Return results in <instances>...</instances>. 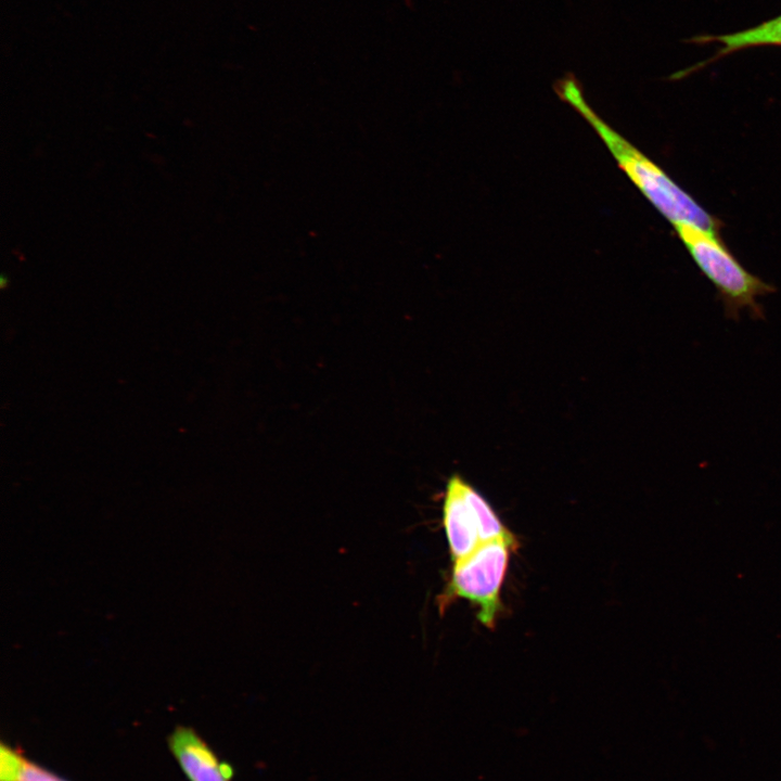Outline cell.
Listing matches in <instances>:
<instances>
[{
  "mask_svg": "<svg viewBox=\"0 0 781 781\" xmlns=\"http://www.w3.org/2000/svg\"><path fill=\"white\" fill-rule=\"evenodd\" d=\"M443 526L452 563L496 539H516L489 502L461 475H451L443 500Z\"/></svg>",
  "mask_w": 781,
  "mask_h": 781,
  "instance_id": "obj_4",
  "label": "cell"
},
{
  "mask_svg": "<svg viewBox=\"0 0 781 781\" xmlns=\"http://www.w3.org/2000/svg\"><path fill=\"white\" fill-rule=\"evenodd\" d=\"M517 547V539L490 540L453 563L450 579L439 598V609L443 611L456 599L468 600L478 607V620L487 628H495L503 610L500 592L510 554Z\"/></svg>",
  "mask_w": 781,
  "mask_h": 781,
  "instance_id": "obj_3",
  "label": "cell"
},
{
  "mask_svg": "<svg viewBox=\"0 0 781 781\" xmlns=\"http://www.w3.org/2000/svg\"><path fill=\"white\" fill-rule=\"evenodd\" d=\"M674 228L701 272L715 286L725 316L738 321L741 312L746 310L753 319H764L759 298L773 293V285L743 267L719 233L690 223H679Z\"/></svg>",
  "mask_w": 781,
  "mask_h": 781,
  "instance_id": "obj_2",
  "label": "cell"
},
{
  "mask_svg": "<svg viewBox=\"0 0 781 781\" xmlns=\"http://www.w3.org/2000/svg\"><path fill=\"white\" fill-rule=\"evenodd\" d=\"M167 744L189 781H232L233 767L222 761L193 728L177 726Z\"/></svg>",
  "mask_w": 781,
  "mask_h": 781,
  "instance_id": "obj_5",
  "label": "cell"
},
{
  "mask_svg": "<svg viewBox=\"0 0 781 781\" xmlns=\"http://www.w3.org/2000/svg\"><path fill=\"white\" fill-rule=\"evenodd\" d=\"M8 283H9L8 277H5L4 274H2V276L0 277V286H1L2 289H4V287L8 285Z\"/></svg>",
  "mask_w": 781,
  "mask_h": 781,
  "instance_id": "obj_8",
  "label": "cell"
},
{
  "mask_svg": "<svg viewBox=\"0 0 781 781\" xmlns=\"http://www.w3.org/2000/svg\"><path fill=\"white\" fill-rule=\"evenodd\" d=\"M690 41L696 43L719 42L721 47L716 54L705 62H701L688 69H682L674 75L675 79L682 78L694 71L735 51L754 47L781 46V15L766 21L754 27L725 35H700Z\"/></svg>",
  "mask_w": 781,
  "mask_h": 781,
  "instance_id": "obj_6",
  "label": "cell"
},
{
  "mask_svg": "<svg viewBox=\"0 0 781 781\" xmlns=\"http://www.w3.org/2000/svg\"><path fill=\"white\" fill-rule=\"evenodd\" d=\"M559 97L573 106L598 132L619 167L644 196L674 226L690 223L719 233L720 221L680 188L658 165L606 125L589 106L573 74L558 80Z\"/></svg>",
  "mask_w": 781,
  "mask_h": 781,
  "instance_id": "obj_1",
  "label": "cell"
},
{
  "mask_svg": "<svg viewBox=\"0 0 781 781\" xmlns=\"http://www.w3.org/2000/svg\"><path fill=\"white\" fill-rule=\"evenodd\" d=\"M0 781H69L26 757L18 748L0 743Z\"/></svg>",
  "mask_w": 781,
  "mask_h": 781,
  "instance_id": "obj_7",
  "label": "cell"
}]
</instances>
